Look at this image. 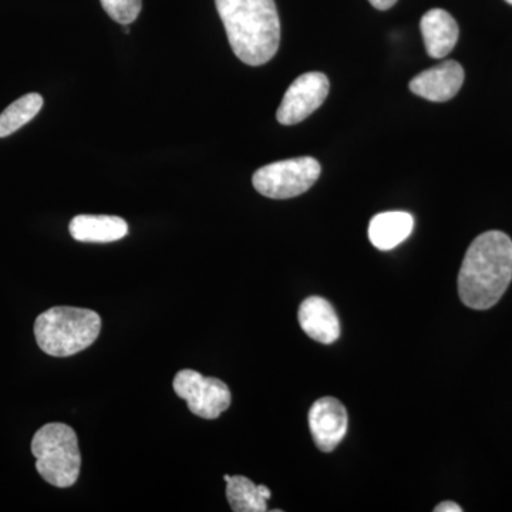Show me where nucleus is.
I'll return each mask as SVG.
<instances>
[{
  "label": "nucleus",
  "instance_id": "2eb2a0df",
  "mask_svg": "<svg viewBox=\"0 0 512 512\" xmlns=\"http://www.w3.org/2000/svg\"><path fill=\"white\" fill-rule=\"evenodd\" d=\"M43 107V97L37 93H29L20 97L8 109L0 114V138L16 133L37 116Z\"/></svg>",
  "mask_w": 512,
  "mask_h": 512
},
{
  "label": "nucleus",
  "instance_id": "9b49d317",
  "mask_svg": "<svg viewBox=\"0 0 512 512\" xmlns=\"http://www.w3.org/2000/svg\"><path fill=\"white\" fill-rule=\"evenodd\" d=\"M421 35L427 53L433 59H443L458 42V25L456 19L443 9H431L420 20Z\"/></svg>",
  "mask_w": 512,
  "mask_h": 512
},
{
  "label": "nucleus",
  "instance_id": "f257e3e1",
  "mask_svg": "<svg viewBox=\"0 0 512 512\" xmlns=\"http://www.w3.org/2000/svg\"><path fill=\"white\" fill-rule=\"evenodd\" d=\"M512 281V241L487 231L467 249L458 274V295L468 308L485 311L503 298Z\"/></svg>",
  "mask_w": 512,
  "mask_h": 512
},
{
  "label": "nucleus",
  "instance_id": "1a4fd4ad",
  "mask_svg": "<svg viewBox=\"0 0 512 512\" xmlns=\"http://www.w3.org/2000/svg\"><path fill=\"white\" fill-rule=\"evenodd\" d=\"M463 83V66L456 60H447L417 74L409 89L423 99L443 103L456 97Z\"/></svg>",
  "mask_w": 512,
  "mask_h": 512
},
{
  "label": "nucleus",
  "instance_id": "a211bd4d",
  "mask_svg": "<svg viewBox=\"0 0 512 512\" xmlns=\"http://www.w3.org/2000/svg\"><path fill=\"white\" fill-rule=\"evenodd\" d=\"M370 5L377 10H387L396 5L397 0H369Z\"/></svg>",
  "mask_w": 512,
  "mask_h": 512
},
{
  "label": "nucleus",
  "instance_id": "f8f14e48",
  "mask_svg": "<svg viewBox=\"0 0 512 512\" xmlns=\"http://www.w3.org/2000/svg\"><path fill=\"white\" fill-rule=\"evenodd\" d=\"M70 235L79 242L109 244L128 234L127 222L113 215H79L69 225Z\"/></svg>",
  "mask_w": 512,
  "mask_h": 512
},
{
  "label": "nucleus",
  "instance_id": "9d476101",
  "mask_svg": "<svg viewBox=\"0 0 512 512\" xmlns=\"http://www.w3.org/2000/svg\"><path fill=\"white\" fill-rule=\"evenodd\" d=\"M299 325L309 338L332 345L340 336V320L335 308L320 296H311L302 302L298 313Z\"/></svg>",
  "mask_w": 512,
  "mask_h": 512
},
{
  "label": "nucleus",
  "instance_id": "423d86ee",
  "mask_svg": "<svg viewBox=\"0 0 512 512\" xmlns=\"http://www.w3.org/2000/svg\"><path fill=\"white\" fill-rule=\"evenodd\" d=\"M174 392L188 403L195 416L205 420L218 419L231 406L227 384L215 377H205L195 370L185 369L175 376Z\"/></svg>",
  "mask_w": 512,
  "mask_h": 512
},
{
  "label": "nucleus",
  "instance_id": "6e6552de",
  "mask_svg": "<svg viewBox=\"0 0 512 512\" xmlns=\"http://www.w3.org/2000/svg\"><path fill=\"white\" fill-rule=\"evenodd\" d=\"M309 427L316 447L330 453L339 446L348 431V412L333 397H323L309 410Z\"/></svg>",
  "mask_w": 512,
  "mask_h": 512
},
{
  "label": "nucleus",
  "instance_id": "f3484780",
  "mask_svg": "<svg viewBox=\"0 0 512 512\" xmlns=\"http://www.w3.org/2000/svg\"><path fill=\"white\" fill-rule=\"evenodd\" d=\"M434 511H436V512H461V511H463V508H461L460 505L453 503V501H444V503L437 505V507L434 508Z\"/></svg>",
  "mask_w": 512,
  "mask_h": 512
},
{
  "label": "nucleus",
  "instance_id": "4468645a",
  "mask_svg": "<svg viewBox=\"0 0 512 512\" xmlns=\"http://www.w3.org/2000/svg\"><path fill=\"white\" fill-rule=\"evenodd\" d=\"M227 481V500L235 512H265L266 501L272 497L265 485H256L244 476H224Z\"/></svg>",
  "mask_w": 512,
  "mask_h": 512
},
{
  "label": "nucleus",
  "instance_id": "39448f33",
  "mask_svg": "<svg viewBox=\"0 0 512 512\" xmlns=\"http://www.w3.org/2000/svg\"><path fill=\"white\" fill-rule=\"evenodd\" d=\"M320 164L312 157L291 158L259 168L252 177L255 190L272 200H289L311 190L319 180Z\"/></svg>",
  "mask_w": 512,
  "mask_h": 512
},
{
  "label": "nucleus",
  "instance_id": "f03ea898",
  "mask_svg": "<svg viewBox=\"0 0 512 512\" xmlns=\"http://www.w3.org/2000/svg\"><path fill=\"white\" fill-rule=\"evenodd\" d=\"M229 45L249 66L272 60L281 43V20L275 0H215Z\"/></svg>",
  "mask_w": 512,
  "mask_h": 512
},
{
  "label": "nucleus",
  "instance_id": "dca6fc26",
  "mask_svg": "<svg viewBox=\"0 0 512 512\" xmlns=\"http://www.w3.org/2000/svg\"><path fill=\"white\" fill-rule=\"evenodd\" d=\"M100 2L107 15L123 26L136 22L143 6L141 0H100Z\"/></svg>",
  "mask_w": 512,
  "mask_h": 512
},
{
  "label": "nucleus",
  "instance_id": "7ed1b4c3",
  "mask_svg": "<svg viewBox=\"0 0 512 512\" xmlns=\"http://www.w3.org/2000/svg\"><path fill=\"white\" fill-rule=\"evenodd\" d=\"M101 318L90 309L57 306L40 313L35 322L37 345L55 357H69L90 348L99 338Z\"/></svg>",
  "mask_w": 512,
  "mask_h": 512
},
{
  "label": "nucleus",
  "instance_id": "6ab92c4d",
  "mask_svg": "<svg viewBox=\"0 0 512 512\" xmlns=\"http://www.w3.org/2000/svg\"><path fill=\"white\" fill-rule=\"evenodd\" d=\"M505 2L510 3V5H512V0H505Z\"/></svg>",
  "mask_w": 512,
  "mask_h": 512
},
{
  "label": "nucleus",
  "instance_id": "20e7f679",
  "mask_svg": "<svg viewBox=\"0 0 512 512\" xmlns=\"http://www.w3.org/2000/svg\"><path fill=\"white\" fill-rule=\"evenodd\" d=\"M37 473L57 488L72 487L79 480L82 456L76 431L63 423L40 427L32 440Z\"/></svg>",
  "mask_w": 512,
  "mask_h": 512
},
{
  "label": "nucleus",
  "instance_id": "ddd939ff",
  "mask_svg": "<svg viewBox=\"0 0 512 512\" xmlns=\"http://www.w3.org/2000/svg\"><path fill=\"white\" fill-rule=\"evenodd\" d=\"M414 218L404 211L377 214L369 225V239L380 251H390L412 235Z\"/></svg>",
  "mask_w": 512,
  "mask_h": 512
},
{
  "label": "nucleus",
  "instance_id": "0eeeda50",
  "mask_svg": "<svg viewBox=\"0 0 512 512\" xmlns=\"http://www.w3.org/2000/svg\"><path fill=\"white\" fill-rule=\"evenodd\" d=\"M329 79L326 74L311 72L302 74L286 90L276 119L284 126H293L308 119L322 106L329 94Z\"/></svg>",
  "mask_w": 512,
  "mask_h": 512
}]
</instances>
